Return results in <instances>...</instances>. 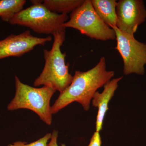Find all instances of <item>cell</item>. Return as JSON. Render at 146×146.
I'll use <instances>...</instances> for the list:
<instances>
[{"label":"cell","mask_w":146,"mask_h":146,"mask_svg":"<svg viewBox=\"0 0 146 146\" xmlns=\"http://www.w3.org/2000/svg\"><path fill=\"white\" fill-rule=\"evenodd\" d=\"M114 76V71L106 70L104 56L91 70L85 72L76 71L70 84L60 94L51 106L52 113L56 114L74 102L80 104L84 110H89L98 89L104 86Z\"/></svg>","instance_id":"obj_1"},{"label":"cell","mask_w":146,"mask_h":146,"mask_svg":"<svg viewBox=\"0 0 146 146\" xmlns=\"http://www.w3.org/2000/svg\"><path fill=\"white\" fill-rule=\"evenodd\" d=\"M52 48L44 50L45 65L42 72L35 80V86H49L60 92L64 91L72 81L73 76L66 65V53L61 52L60 47L65 41V29L56 32Z\"/></svg>","instance_id":"obj_2"},{"label":"cell","mask_w":146,"mask_h":146,"mask_svg":"<svg viewBox=\"0 0 146 146\" xmlns=\"http://www.w3.org/2000/svg\"><path fill=\"white\" fill-rule=\"evenodd\" d=\"M15 78L16 93L7 105V110H30L36 113L45 123L50 125L52 114L50 102L56 91L47 86L35 88L23 83L17 76Z\"/></svg>","instance_id":"obj_3"},{"label":"cell","mask_w":146,"mask_h":146,"mask_svg":"<svg viewBox=\"0 0 146 146\" xmlns=\"http://www.w3.org/2000/svg\"><path fill=\"white\" fill-rule=\"evenodd\" d=\"M32 5L23 9L9 22L11 25L27 27L39 34L52 35L65 29L63 24L68 21V14L52 12L43 4V1H31Z\"/></svg>","instance_id":"obj_4"},{"label":"cell","mask_w":146,"mask_h":146,"mask_svg":"<svg viewBox=\"0 0 146 146\" xmlns=\"http://www.w3.org/2000/svg\"><path fill=\"white\" fill-rule=\"evenodd\" d=\"M63 27L76 29L82 34L96 40L106 41L116 38L114 30L98 16L91 0H84L81 5L71 13L70 19Z\"/></svg>","instance_id":"obj_5"},{"label":"cell","mask_w":146,"mask_h":146,"mask_svg":"<svg viewBox=\"0 0 146 146\" xmlns=\"http://www.w3.org/2000/svg\"><path fill=\"white\" fill-rule=\"evenodd\" d=\"M112 28L116 34V49L122 58L124 74L143 75L146 65V44L138 41L134 35L120 31L117 27Z\"/></svg>","instance_id":"obj_6"},{"label":"cell","mask_w":146,"mask_h":146,"mask_svg":"<svg viewBox=\"0 0 146 146\" xmlns=\"http://www.w3.org/2000/svg\"><path fill=\"white\" fill-rule=\"evenodd\" d=\"M117 25L120 31L134 35L146 20V9L142 0H119L116 6Z\"/></svg>","instance_id":"obj_7"},{"label":"cell","mask_w":146,"mask_h":146,"mask_svg":"<svg viewBox=\"0 0 146 146\" xmlns=\"http://www.w3.org/2000/svg\"><path fill=\"white\" fill-rule=\"evenodd\" d=\"M52 40L50 36L46 37L33 36L29 30L20 34H11L0 40V59L12 56L21 57L37 45L44 46Z\"/></svg>","instance_id":"obj_8"},{"label":"cell","mask_w":146,"mask_h":146,"mask_svg":"<svg viewBox=\"0 0 146 146\" xmlns=\"http://www.w3.org/2000/svg\"><path fill=\"white\" fill-rule=\"evenodd\" d=\"M122 78L123 77L121 76L111 80L104 86V89L101 93L97 91L94 94L92 99V104L98 109L96 121V131L100 132L102 129L105 116L108 110L110 101L117 89L119 82Z\"/></svg>","instance_id":"obj_9"},{"label":"cell","mask_w":146,"mask_h":146,"mask_svg":"<svg viewBox=\"0 0 146 146\" xmlns=\"http://www.w3.org/2000/svg\"><path fill=\"white\" fill-rule=\"evenodd\" d=\"M93 8L101 19L110 27L117 25L116 0H91Z\"/></svg>","instance_id":"obj_10"},{"label":"cell","mask_w":146,"mask_h":146,"mask_svg":"<svg viewBox=\"0 0 146 146\" xmlns=\"http://www.w3.org/2000/svg\"><path fill=\"white\" fill-rule=\"evenodd\" d=\"M84 1V0H45L43 3L52 12L68 14L78 8Z\"/></svg>","instance_id":"obj_11"},{"label":"cell","mask_w":146,"mask_h":146,"mask_svg":"<svg viewBox=\"0 0 146 146\" xmlns=\"http://www.w3.org/2000/svg\"><path fill=\"white\" fill-rule=\"evenodd\" d=\"M25 0H0V18L8 22L18 12L23 10Z\"/></svg>","instance_id":"obj_12"},{"label":"cell","mask_w":146,"mask_h":146,"mask_svg":"<svg viewBox=\"0 0 146 146\" xmlns=\"http://www.w3.org/2000/svg\"><path fill=\"white\" fill-rule=\"evenodd\" d=\"M51 135V133H47L42 138L29 144L26 142L16 141L7 146H48V142L50 139Z\"/></svg>","instance_id":"obj_13"},{"label":"cell","mask_w":146,"mask_h":146,"mask_svg":"<svg viewBox=\"0 0 146 146\" xmlns=\"http://www.w3.org/2000/svg\"><path fill=\"white\" fill-rule=\"evenodd\" d=\"M102 139L100 132L96 131L91 137L88 146H102Z\"/></svg>","instance_id":"obj_14"},{"label":"cell","mask_w":146,"mask_h":146,"mask_svg":"<svg viewBox=\"0 0 146 146\" xmlns=\"http://www.w3.org/2000/svg\"><path fill=\"white\" fill-rule=\"evenodd\" d=\"M51 133V137L50 142L48 144V146H58L57 144L58 131L56 130H54ZM61 146H66V145L65 144H63L61 145Z\"/></svg>","instance_id":"obj_15"}]
</instances>
